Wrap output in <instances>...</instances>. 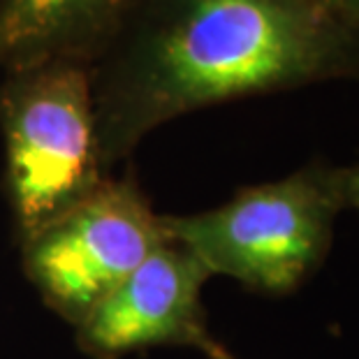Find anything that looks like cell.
<instances>
[{
	"label": "cell",
	"instance_id": "cell-7",
	"mask_svg": "<svg viewBox=\"0 0 359 359\" xmlns=\"http://www.w3.org/2000/svg\"><path fill=\"white\" fill-rule=\"evenodd\" d=\"M343 197L346 209L359 211V163L343 167Z\"/></svg>",
	"mask_w": 359,
	"mask_h": 359
},
{
	"label": "cell",
	"instance_id": "cell-1",
	"mask_svg": "<svg viewBox=\"0 0 359 359\" xmlns=\"http://www.w3.org/2000/svg\"><path fill=\"white\" fill-rule=\"evenodd\" d=\"M359 81V21L323 0H135L93 63L107 174L206 107Z\"/></svg>",
	"mask_w": 359,
	"mask_h": 359
},
{
	"label": "cell",
	"instance_id": "cell-6",
	"mask_svg": "<svg viewBox=\"0 0 359 359\" xmlns=\"http://www.w3.org/2000/svg\"><path fill=\"white\" fill-rule=\"evenodd\" d=\"M135 0H0V70L53 58L93 63Z\"/></svg>",
	"mask_w": 359,
	"mask_h": 359
},
{
	"label": "cell",
	"instance_id": "cell-2",
	"mask_svg": "<svg viewBox=\"0 0 359 359\" xmlns=\"http://www.w3.org/2000/svg\"><path fill=\"white\" fill-rule=\"evenodd\" d=\"M343 209V167L316 158L278 181L243 186L213 209L163 213V225L211 276L285 297L325 264Z\"/></svg>",
	"mask_w": 359,
	"mask_h": 359
},
{
	"label": "cell",
	"instance_id": "cell-4",
	"mask_svg": "<svg viewBox=\"0 0 359 359\" xmlns=\"http://www.w3.org/2000/svg\"><path fill=\"white\" fill-rule=\"evenodd\" d=\"M165 241L163 213L130 170L17 243L28 283L74 330Z\"/></svg>",
	"mask_w": 359,
	"mask_h": 359
},
{
	"label": "cell",
	"instance_id": "cell-8",
	"mask_svg": "<svg viewBox=\"0 0 359 359\" xmlns=\"http://www.w3.org/2000/svg\"><path fill=\"white\" fill-rule=\"evenodd\" d=\"M200 353L206 357V359H239L230 348H225L223 343H220L218 339H206L202 346H200Z\"/></svg>",
	"mask_w": 359,
	"mask_h": 359
},
{
	"label": "cell",
	"instance_id": "cell-5",
	"mask_svg": "<svg viewBox=\"0 0 359 359\" xmlns=\"http://www.w3.org/2000/svg\"><path fill=\"white\" fill-rule=\"evenodd\" d=\"M213 278L186 246L167 236L130 276L74 327L90 359H121L151 348H195L211 339L202 290Z\"/></svg>",
	"mask_w": 359,
	"mask_h": 359
},
{
	"label": "cell",
	"instance_id": "cell-3",
	"mask_svg": "<svg viewBox=\"0 0 359 359\" xmlns=\"http://www.w3.org/2000/svg\"><path fill=\"white\" fill-rule=\"evenodd\" d=\"M3 188L21 241L100 186L90 65L72 58L3 70Z\"/></svg>",
	"mask_w": 359,
	"mask_h": 359
},
{
	"label": "cell",
	"instance_id": "cell-9",
	"mask_svg": "<svg viewBox=\"0 0 359 359\" xmlns=\"http://www.w3.org/2000/svg\"><path fill=\"white\" fill-rule=\"evenodd\" d=\"M330 7H334L336 12L346 14V17H353L359 21V0H323Z\"/></svg>",
	"mask_w": 359,
	"mask_h": 359
}]
</instances>
